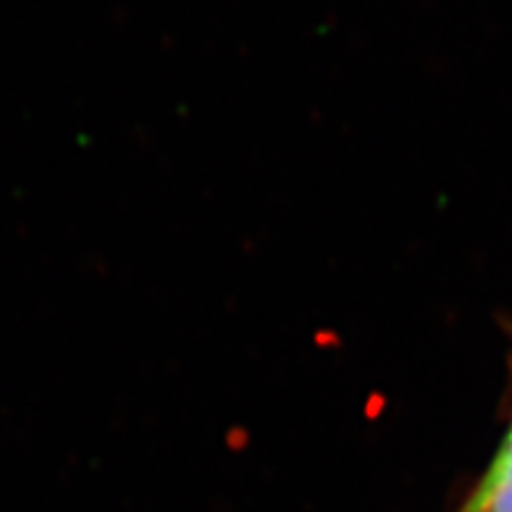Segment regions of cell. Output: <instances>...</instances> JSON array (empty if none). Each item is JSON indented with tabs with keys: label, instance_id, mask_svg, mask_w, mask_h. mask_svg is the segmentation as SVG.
Wrapping results in <instances>:
<instances>
[{
	"label": "cell",
	"instance_id": "1",
	"mask_svg": "<svg viewBox=\"0 0 512 512\" xmlns=\"http://www.w3.org/2000/svg\"><path fill=\"white\" fill-rule=\"evenodd\" d=\"M460 512H512V425L482 482Z\"/></svg>",
	"mask_w": 512,
	"mask_h": 512
}]
</instances>
